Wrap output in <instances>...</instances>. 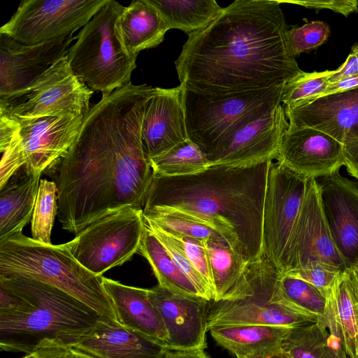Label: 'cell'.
Instances as JSON below:
<instances>
[{"mask_svg":"<svg viewBox=\"0 0 358 358\" xmlns=\"http://www.w3.org/2000/svg\"><path fill=\"white\" fill-rule=\"evenodd\" d=\"M144 229L143 210L126 208L90 224L69 241L71 252L85 268L102 275L138 252Z\"/></svg>","mask_w":358,"mask_h":358,"instance_id":"obj_10","label":"cell"},{"mask_svg":"<svg viewBox=\"0 0 358 358\" xmlns=\"http://www.w3.org/2000/svg\"><path fill=\"white\" fill-rule=\"evenodd\" d=\"M188 139L182 105V87H156L148 101L142 141L149 158L160 155Z\"/></svg>","mask_w":358,"mask_h":358,"instance_id":"obj_21","label":"cell"},{"mask_svg":"<svg viewBox=\"0 0 358 358\" xmlns=\"http://www.w3.org/2000/svg\"><path fill=\"white\" fill-rule=\"evenodd\" d=\"M0 282L25 300L20 312L0 314L2 350L31 354L49 346L72 348L101 319L74 296L41 281L0 275Z\"/></svg>","mask_w":358,"mask_h":358,"instance_id":"obj_4","label":"cell"},{"mask_svg":"<svg viewBox=\"0 0 358 358\" xmlns=\"http://www.w3.org/2000/svg\"><path fill=\"white\" fill-rule=\"evenodd\" d=\"M209 259L213 301H234L245 297V271L249 264L220 236L204 241Z\"/></svg>","mask_w":358,"mask_h":358,"instance_id":"obj_26","label":"cell"},{"mask_svg":"<svg viewBox=\"0 0 358 358\" xmlns=\"http://www.w3.org/2000/svg\"><path fill=\"white\" fill-rule=\"evenodd\" d=\"M358 87V73L347 78L329 84L324 93L320 96L328 95Z\"/></svg>","mask_w":358,"mask_h":358,"instance_id":"obj_44","label":"cell"},{"mask_svg":"<svg viewBox=\"0 0 358 358\" xmlns=\"http://www.w3.org/2000/svg\"><path fill=\"white\" fill-rule=\"evenodd\" d=\"M289 328L271 325H228L211 328L216 343L236 358L280 348Z\"/></svg>","mask_w":358,"mask_h":358,"instance_id":"obj_27","label":"cell"},{"mask_svg":"<svg viewBox=\"0 0 358 358\" xmlns=\"http://www.w3.org/2000/svg\"><path fill=\"white\" fill-rule=\"evenodd\" d=\"M159 10L169 29L189 35L206 27L222 12L215 0H149Z\"/></svg>","mask_w":358,"mask_h":358,"instance_id":"obj_29","label":"cell"},{"mask_svg":"<svg viewBox=\"0 0 358 358\" xmlns=\"http://www.w3.org/2000/svg\"><path fill=\"white\" fill-rule=\"evenodd\" d=\"M124 7L108 0L76 36L66 55L75 75L102 95L129 84L136 66V58L124 52L115 33Z\"/></svg>","mask_w":358,"mask_h":358,"instance_id":"obj_6","label":"cell"},{"mask_svg":"<svg viewBox=\"0 0 358 358\" xmlns=\"http://www.w3.org/2000/svg\"><path fill=\"white\" fill-rule=\"evenodd\" d=\"M358 73V62L356 57L351 52L345 62L336 70L332 71L329 77V84L347 78Z\"/></svg>","mask_w":358,"mask_h":358,"instance_id":"obj_43","label":"cell"},{"mask_svg":"<svg viewBox=\"0 0 358 358\" xmlns=\"http://www.w3.org/2000/svg\"><path fill=\"white\" fill-rule=\"evenodd\" d=\"M144 220L168 233L205 241L220 236L211 229L186 219L159 214H144Z\"/></svg>","mask_w":358,"mask_h":358,"instance_id":"obj_38","label":"cell"},{"mask_svg":"<svg viewBox=\"0 0 358 358\" xmlns=\"http://www.w3.org/2000/svg\"><path fill=\"white\" fill-rule=\"evenodd\" d=\"M153 174L183 176L203 171L210 166L201 149L189 138L167 152L150 158Z\"/></svg>","mask_w":358,"mask_h":358,"instance_id":"obj_32","label":"cell"},{"mask_svg":"<svg viewBox=\"0 0 358 358\" xmlns=\"http://www.w3.org/2000/svg\"><path fill=\"white\" fill-rule=\"evenodd\" d=\"M277 161L308 179L317 180L339 171L344 165L343 144L313 128H288Z\"/></svg>","mask_w":358,"mask_h":358,"instance_id":"obj_18","label":"cell"},{"mask_svg":"<svg viewBox=\"0 0 358 358\" xmlns=\"http://www.w3.org/2000/svg\"><path fill=\"white\" fill-rule=\"evenodd\" d=\"M331 293L348 357L358 358V292L345 270L338 277Z\"/></svg>","mask_w":358,"mask_h":358,"instance_id":"obj_31","label":"cell"},{"mask_svg":"<svg viewBox=\"0 0 358 358\" xmlns=\"http://www.w3.org/2000/svg\"><path fill=\"white\" fill-rule=\"evenodd\" d=\"M314 261L325 262L342 270L350 268L338 251L329 228L322 206L319 182L309 179L282 273L299 269Z\"/></svg>","mask_w":358,"mask_h":358,"instance_id":"obj_14","label":"cell"},{"mask_svg":"<svg viewBox=\"0 0 358 358\" xmlns=\"http://www.w3.org/2000/svg\"><path fill=\"white\" fill-rule=\"evenodd\" d=\"M66 358H94L83 352L73 348H70L68 351Z\"/></svg>","mask_w":358,"mask_h":358,"instance_id":"obj_48","label":"cell"},{"mask_svg":"<svg viewBox=\"0 0 358 358\" xmlns=\"http://www.w3.org/2000/svg\"><path fill=\"white\" fill-rule=\"evenodd\" d=\"M148 296L165 326L168 350H204L209 301L176 294L159 285L148 289Z\"/></svg>","mask_w":358,"mask_h":358,"instance_id":"obj_17","label":"cell"},{"mask_svg":"<svg viewBox=\"0 0 358 358\" xmlns=\"http://www.w3.org/2000/svg\"><path fill=\"white\" fill-rule=\"evenodd\" d=\"M269 301L296 312L320 317L325 313L327 296L310 283L281 273L273 287Z\"/></svg>","mask_w":358,"mask_h":358,"instance_id":"obj_30","label":"cell"},{"mask_svg":"<svg viewBox=\"0 0 358 358\" xmlns=\"http://www.w3.org/2000/svg\"><path fill=\"white\" fill-rule=\"evenodd\" d=\"M308 182V178L282 162H271L264 205L263 250L264 257L281 273Z\"/></svg>","mask_w":358,"mask_h":358,"instance_id":"obj_11","label":"cell"},{"mask_svg":"<svg viewBox=\"0 0 358 358\" xmlns=\"http://www.w3.org/2000/svg\"><path fill=\"white\" fill-rule=\"evenodd\" d=\"M108 0H24L0 29L15 41L35 45L73 34Z\"/></svg>","mask_w":358,"mask_h":358,"instance_id":"obj_12","label":"cell"},{"mask_svg":"<svg viewBox=\"0 0 358 358\" xmlns=\"http://www.w3.org/2000/svg\"><path fill=\"white\" fill-rule=\"evenodd\" d=\"M237 358H292L287 353L284 352L280 348L270 352L249 355L246 357H241Z\"/></svg>","mask_w":358,"mask_h":358,"instance_id":"obj_47","label":"cell"},{"mask_svg":"<svg viewBox=\"0 0 358 358\" xmlns=\"http://www.w3.org/2000/svg\"><path fill=\"white\" fill-rule=\"evenodd\" d=\"M84 117L16 118L24 170L29 174L41 175L63 159L75 142Z\"/></svg>","mask_w":358,"mask_h":358,"instance_id":"obj_15","label":"cell"},{"mask_svg":"<svg viewBox=\"0 0 358 358\" xmlns=\"http://www.w3.org/2000/svg\"><path fill=\"white\" fill-rule=\"evenodd\" d=\"M164 358H211L204 350L171 351L168 350Z\"/></svg>","mask_w":358,"mask_h":358,"instance_id":"obj_46","label":"cell"},{"mask_svg":"<svg viewBox=\"0 0 358 358\" xmlns=\"http://www.w3.org/2000/svg\"><path fill=\"white\" fill-rule=\"evenodd\" d=\"M22 358H38V356H37L36 353L34 352L31 354H27V355H25L24 357H23Z\"/></svg>","mask_w":358,"mask_h":358,"instance_id":"obj_50","label":"cell"},{"mask_svg":"<svg viewBox=\"0 0 358 358\" xmlns=\"http://www.w3.org/2000/svg\"><path fill=\"white\" fill-rule=\"evenodd\" d=\"M168 234L178 242L190 262L214 292L209 259L204 241L182 235Z\"/></svg>","mask_w":358,"mask_h":358,"instance_id":"obj_40","label":"cell"},{"mask_svg":"<svg viewBox=\"0 0 358 358\" xmlns=\"http://www.w3.org/2000/svg\"><path fill=\"white\" fill-rule=\"evenodd\" d=\"M57 211V186L53 181L41 179L31 220L33 240L44 244H52L51 232Z\"/></svg>","mask_w":358,"mask_h":358,"instance_id":"obj_34","label":"cell"},{"mask_svg":"<svg viewBox=\"0 0 358 358\" xmlns=\"http://www.w3.org/2000/svg\"><path fill=\"white\" fill-rule=\"evenodd\" d=\"M280 3L236 0L188 35L175 62L180 85L204 95L229 96L281 85L301 73Z\"/></svg>","mask_w":358,"mask_h":358,"instance_id":"obj_2","label":"cell"},{"mask_svg":"<svg viewBox=\"0 0 358 358\" xmlns=\"http://www.w3.org/2000/svg\"><path fill=\"white\" fill-rule=\"evenodd\" d=\"M169 29L149 0L132 1L124 7L115 24V33L123 50L136 58L140 51L159 45Z\"/></svg>","mask_w":358,"mask_h":358,"instance_id":"obj_24","label":"cell"},{"mask_svg":"<svg viewBox=\"0 0 358 358\" xmlns=\"http://www.w3.org/2000/svg\"><path fill=\"white\" fill-rule=\"evenodd\" d=\"M280 274L264 256L250 262L246 276L251 294L238 300L210 301L208 329L228 325H271L292 329L316 322V315L296 312L269 301Z\"/></svg>","mask_w":358,"mask_h":358,"instance_id":"obj_8","label":"cell"},{"mask_svg":"<svg viewBox=\"0 0 358 358\" xmlns=\"http://www.w3.org/2000/svg\"><path fill=\"white\" fill-rule=\"evenodd\" d=\"M271 162L210 165L183 176L153 174L143 213L201 224L222 236L247 262L257 260L264 256V205Z\"/></svg>","mask_w":358,"mask_h":358,"instance_id":"obj_3","label":"cell"},{"mask_svg":"<svg viewBox=\"0 0 358 358\" xmlns=\"http://www.w3.org/2000/svg\"><path fill=\"white\" fill-rule=\"evenodd\" d=\"M351 52L356 57L358 62V45H355L352 48Z\"/></svg>","mask_w":358,"mask_h":358,"instance_id":"obj_49","label":"cell"},{"mask_svg":"<svg viewBox=\"0 0 358 358\" xmlns=\"http://www.w3.org/2000/svg\"><path fill=\"white\" fill-rule=\"evenodd\" d=\"M93 90L71 70L66 56L29 87L0 96V112L17 119L85 116Z\"/></svg>","mask_w":358,"mask_h":358,"instance_id":"obj_9","label":"cell"},{"mask_svg":"<svg viewBox=\"0 0 358 358\" xmlns=\"http://www.w3.org/2000/svg\"><path fill=\"white\" fill-rule=\"evenodd\" d=\"M285 112L289 129L313 128L342 143L358 138V87L319 96Z\"/></svg>","mask_w":358,"mask_h":358,"instance_id":"obj_20","label":"cell"},{"mask_svg":"<svg viewBox=\"0 0 358 358\" xmlns=\"http://www.w3.org/2000/svg\"><path fill=\"white\" fill-rule=\"evenodd\" d=\"M138 253L150 264L159 286L176 294L201 296L194 285L177 267L164 247L145 224Z\"/></svg>","mask_w":358,"mask_h":358,"instance_id":"obj_28","label":"cell"},{"mask_svg":"<svg viewBox=\"0 0 358 358\" xmlns=\"http://www.w3.org/2000/svg\"><path fill=\"white\" fill-rule=\"evenodd\" d=\"M358 278V264L351 266Z\"/></svg>","mask_w":358,"mask_h":358,"instance_id":"obj_51","label":"cell"},{"mask_svg":"<svg viewBox=\"0 0 358 358\" xmlns=\"http://www.w3.org/2000/svg\"><path fill=\"white\" fill-rule=\"evenodd\" d=\"M40 177L22 166L0 188V241L22 233L31 221Z\"/></svg>","mask_w":358,"mask_h":358,"instance_id":"obj_25","label":"cell"},{"mask_svg":"<svg viewBox=\"0 0 358 358\" xmlns=\"http://www.w3.org/2000/svg\"><path fill=\"white\" fill-rule=\"evenodd\" d=\"M343 271L344 270L334 265L314 261L299 269L285 274L310 283L320 289L327 296Z\"/></svg>","mask_w":358,"mask_h":358,"instance_id":"obj_39","label":"cell"},{"mask_svg":"<svg viewBox=\"0 0 358 358\" xmlns=\"http://www.w3.org/2000/svg\"><path fill=\"white\" fill-rule=\"evenodd\" d=\"M332 71H301L283 85L281 102L285 109H293L320 96L329 85Z\"/></svg>","mask_w":358,"mask_h":358,"instance_id":"obj_35","label":"cell"},{"mask_svg":"<svg viewBox=\"0 0 358 358\" xmlns=\"http://www.w3.org/2000/svg\"><path fill=\"white\" fill-rule=\"evenodd\" d=\"M318 182L331 236L350 268L358 264V181L338 171Z\"/></svg>","mask_w":358,"mask_h":358,"instance_id":"obj_19","label":"cell"},{"mask_svg":"<svg viewBox=\"0 0 358 358\" xmlns=\"http://www.w3.org/2000/svg\"><path fill=\"white\" fill-rule=\"evenodd\" d=\"M72 348L94 358H164L168 351L138 332L101 319Z\"/></svg>","mask_w":358,"mask_h":358,"instance_id":"obj_22","label":"cell"},{"mask_svg":"<svg viewBox=\"0 0 358 358\" xmlns=\"http://www.w3.org/2000/svg\"><path fill=\"white\" fill-rule=\"evenodd\" d=\"M289 128L285 108H276L237 127L206 155L210 165L243 166L277 159Z\"/></svg>","mask_w":358,"mask_h":358,"instance_id":"obj_13","label":"cell"},{"mask_svg":"<svg viewBox=\"0 0 358 358\" xmlns=\"http://www.w3.org/2000/svg\"><path fill=\"white\" fill-rule=\"evenodd\" d=\"M286 2L299 4L308 8L329 9L345 17L358 11V1L356 0H310Z\"/></svg>","mask_w":358,"mask_h":358,"instance_id":"obj_41","label":"cell"},{"mask_svg":"<svg viewBox=\"0 0 358 358\" xmlns=\"http://www.w3.org/2000/svg\"><path fill=\"white\" fill-rule=\"evenodd\" d=\"M103 285L119 323L166 348L168 334L158 310L149 298L148 289L125 285L104 277Z\"/></svg>","mask_w":358,"mask_h":358,"instance_id":"obj_23","label":"cell"},{"mask_svg":"<svg viewBox=\"0 0 358 358\" xmlns=\"http://www.w3.org/2000/svg\"><path fill=\"white\" fill-rule=\"evenodd\" d=\"M70 348L49 346L36 350L38 358H66Z\"/></svg>","mask_w":358,"mask_h":358,"instance_id":"obj_45","label":"cell"},{"mask_svg":"<svg viewBox=\"0 0 358 358\" xmlns=\"http://www.w3.org/2000/svg\"><path fill=\"white\" fill-rule=\"evenodd\" d=\"M144 222L146 227L164 247L177 267L194 285L199 295L207 301H213V289L190 262L178 242L160 227L145 220Z\"/></svg>","mask_w":358,"mask_h":358,"instance_id":"obj_36","label":"cell"},{"mask_svg":"<svg viewBox=\"0 0 358 358\" xmlns=\"http://www.w3.org/2000/svg\"><path fill=\"white\" fill-rule=\"evenodd\" d=\"M330 34L329 26L322 21H311L288 29L287 38L295 57L322 45Z\"/></svg>","mask_w":358,"mask_h":358,"instance_id":"obj_37","label":"cell"},{"mask_svg":"<svg viewBox=\"0 0 358 358\" xmlns=\"http://www.w3.org/2000/svg\"><path fill=\"white\" fill-rule=\"evenodd\" d=\"M283 85L220 96L204 95L182 87L188 138L206 155L237 127L281 104Z\"/></svg>","mask_w":358,"mask_h":358,"instance_id":"obj_7","label":"cell"},{"mask_svg":"<svg viewBox=\"0 0 358 358\" xmlns=\"http://www.w3.org/2000/svg\"><path fill=\"white\" fill-rule=\"evenodd\" d=\"M0 275L23 276L48 284L85 303L102 320L119 323L103 277L76 260L69 242L44 244L22 233L0 241Z\"/></svg>","mask_w":358,"mask_h":358,"instance_id":"obj_5","label":"cell"},{"mask_svg":"<svg viewBox=\"0 0 358 358\" xmlns=\"http://www.w3.org/2000/svg\"><path fill=\"white\" fill-rule=\"evenodd\" d=\"M73 34L48 42L26 45L0 34V96L22 91L66 56Z\"/></svg>","mask_w":358,"mask_h":358,"instance_id":"obj_16","label":"cell"},{"mask_svg":"<svg viewBox=\"0 0 358 358\" xmlns=\"http://www.w3.org/2000/svg\"><path fill=\"white\" fill-rule=\"evenodd\" d=\"M155 89L130 82L103 94L68 153L45 171L57 186V218L64 230L77 235L126 208L143 210L153 171L142 126Z\"/></svg>","mask_w":358,"mask_h":358,"instance_id":"obj_1","label":"cell"},{"mask_svg":"<svg viewBox=\"0 0 358 358\" xmlns=\"http://www.w3.org/2000/svg\"><path fill=\"white\" fill-rule=\"evenodd\" d=\"M280 348L292 358H336L328 343L326 329L318 320L290 329Z\"/></svg>","mask_w":358,"mask_h":358,"instance_id":"obj_33","label":"cell"},{"mask_svg":"<svg viewBox=\"0 0 358 358\" xmlns=\"http://www.w3.org/2000/svg\"><path fill=\"white\" fill-rule=\"evenodd\" d=\"M344 166L348 173L358 181V138L343 143Z\"/></svg>","mask_w":358,"mask_h":358,"instance_id":"obj_42","label":"cell"}]
</instances>
